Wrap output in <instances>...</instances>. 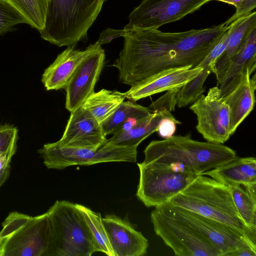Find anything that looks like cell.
I'll return each instance as SVG.
<instances>
[{
  "instance_id": "7c38bea8",
  "label": "cell",
  "mask_w": 256,
  "mask_h": 256,
  "mask_svg": "<svg viewBox=\"0 0 256 256\" xmlns=\"http://www.w3.org/2000/svg\"><path fill=\"white\" fill-rule=\"evenodd\" d=\"M190 108L196 116L198 132L207 142L223 144L232 136L230 108L220 98L218 86L202 94Z\"/></svg>"
},
{
  "instance_id": "8d00e7d4",
  "label": "cell",
  "mask_w": 256,
  "mask_h": 256,
  "mask_svg": "<svg viewBox=\"0 0 256 256\" xmlns=\"http://www.w3.org/2000/svg\"><path fill=\"white\" fill-rule=\"evenodd\" d=\"M10 170V164H9L0 170V187L8 178Z\"/></svg>"
},
{
  "instance_id": "44dd1931",
  "label": "cell",
  "mask_w": 256,
  "mask_h": 256,
  "mask_svg": "<svg viewBox=\"0 0 256 256\" xmlns=\"http://www.w3.org/2000/svg\"><path fill=\"white\" fill-rule=\"evenodd\" d=\"M231 26L232 24L228 26L219 42L198 65L203 68L202 72L179 90L176 95V104L178 108L192 104L203 94L204 83L210 74L214 72L215 62L226 47Z\"/></svg>"
},
{
  "instance_id": "30bf717a",
  "label": "cell",
  "mask_w": 256,
  "mask_h": 256,
  "mask_svg": "<svg viewBox=\"0 0 256 256\" xmlns=\"http://www.w3.org/2000/svg\"><path fill=\"white\" fill-rule=\"evenodd\" d=\"M157 206L198 232L218 249L222 256H227L230 252L240 248L256 250V244L240 232L226 224L169 203Z\"/></svg>"
},
{
  "instance_id": "74e56055",
  "label": "cell",
  "mask_w": 256,
  "mask_h": 256,
  "mask_svg": "<svg viewBox=\"0 0 256 256\" xmlns=\"http://www.w3.org/2000/svg\"><path fill=\"white\" fill-rule=\"evenodd\" d=\"M217 0L219 2H222L224 3H226L228 4L232 5L235 6V8L240 4L242 0Z\"/></svg>"
},
{
  "instance_id": "8fae6325",
  "label": "cell",
  "mask_w": 256,
  "mask_h": 256,
  "mask_svg": "<svg viewBox=\"0 0 256 256\" xmlns=\"http://www.w3.org/2000/svg\"><path fill=\"white\" fill-rule=\"evenodd\" d=\"M212 0H143L128 16L124 29H158L181 20Z\"/></svg>"
},
{
  "instance_id": "5b68a950",
  "label": "cell",
  "mask_w": 256,
  "mask_h": 256,
  "mask_svg": "<svg viewBox=\"0 0 256 256\" xmlns=\"http://www.w3.org/2000/svg\"><path fill=\"white\" fill-rule=\"evenodd\" d=\"M46 213L50 236L45 256H90L94 252L90 228L76 204L56 200Z\"/></svg>"
},
{
  "instance_id": "6da1fadb",
  "label": "cell",
  "mask_w": 256,
  "mask_h": 256,
  "mask_svg": "<svg viewBox=\"0 0 256 256\" xmlns=\"http://www.w3.org/2000/svg\"><path fill=\"white\" fill-rule=\"evenodd\" d=\"M224 23L202 29L169 32L158 29L126 30L123 48L113 66L120 82L132 86L165 70L197 66L221 38Z\"/></svg>"
},
{
  "instance_id": "ffe728a7",
  "label": "cell",
  "mask_w": 256,
  "mask_h": 256,
  "mask_svg": "<svg viewBox=\"0 0 256 256\" xmlns=\"http://www.w3.org/2000/svg\"><path fill=\"white\" fill-rule=\"evenodd\" d=\"M226 186L240 185L256 192V159L254 157L238 158L203 172Z\"/></svg>"
},
{
  "instance_id": "4dcf8cb0",
  "label": "cell",
  "mask_w": 256,
  "mask_h": 256,
  "mask_svg": "<svg viewBox=\"0 0 256 256\" xmlns=\"http://www.w3.org/2000/svg\"><path fill=\"white\" fill-rule=\"evenodd\" d=\"M180 90L176 88L167 91L166 94L153 102L148 107L149 109L152 112L162 108L172 112L176 104V95Z\"/></svg>"
},
{
  "instance_id": "9c48e42d",
  "label": "cell",
  "mask_w": 256,
  "mask_h": 256,
  "mask_svg": "<svg viewBox=\"0 0 256 256\" xmlns=\"http://www.w3.org/2000/svg\"><path fill=\"white\" fill-rule=\"evenodd\" d=\"M155 234L178 256H222L214 246L192 228L158 206L150 214Z\"/></svg>"
},
{
  "instance_id": "484cf974",
  "label": "cell",
  "mask_w": 256,
  "mask_h": 256,
  "mask_svg": "<svg viewBox=\"0 0 256 256\" xmlns=\"http://www.w3.org/2000/svg\"><path fill=\"white\" fill-rule=\"evenodd\" d=\"M83 214L92 235L94 251L102 252L109 256H114L100 212L76 204Z\"/></svg>"
},
{
  "instance_id": "603a6c76",
  "label": "cell",
  "mask_w": 256,
  "mask_h": 256,
  "mask_svg": "<svg viewBox=\"0 0 256 256\" xmlns=\"http://www.w3.org/2000/svg\"><path fill=\"white\" fill-rule=\"evenodd\" d=\"M172 116V112L167 110H157L148 116L138 120L128 130L113 134L108 143L116 146L138 148L142 141L157 132L162 118Z\"/></svg>"
},
{
  "instance_id": "ba28073f",
  "label": "cell",
  "mask_w": 256,
  "mask_h": 256,
  "mask_svg": "<svg viewBox=\"0 0 256 256\" xmlns=\"http://www.w3.org/2000/svg\"><path fill=\"white\" fill-rule=\"evenodd\" d=\"M48 168L62 170L74 165L88 166L100 162L136 160L137 148L120 146L108 142L94 148H72L56 142L44 144L38 150Z\"/></svg>"
},
{
  "instance_id": "f546056e",
  "label": "cell",
  "mask_w": 256,
  "mask_h": 256,
  "mask_svg": "<svg viewBox=\"0 0 256 256\" xmlns=\"http://www.w3.org/2000/svg\"><path fill=\"white\" fill-rule=\"evenodd\" d=\"M18 129L9 124L0 126V154L16 152L18 138Z\"/></svg>"
},
{
  "instance_id": "277c9868",
  "label": "cell",
  "mask_w": 256,
  "mask_h": 256,
  "mask_svg": "<svg viewBox=\"0 0 256 256\" xmlns=\"http://www.w3.org/2000/svg\"><path fill=\"white\" fill-rule=\"evenodd\" d=\"M106 0H50L41 38L59 47L86 42L88 30Z\"/></svg>"
},
{
  "instance_id": "52a82bcc",
  "label": "cell",
  "mask_w": 256,
  "mask_h": 256,
  "mask_svg": "<svg viewBox=\"0 0 256 256\" xmlns=\"http://www.w3.org/2000/svg\"><path fill=\"white\" fill-rule=\"evenodd\" d=\"M140 180L136 196L147 207L168 202L198 176L176 162L138 164Z\"/></svg>"
},
{
  "instance_id": "cb8c5ba5",
  "label": "cell",
  "mask_w": 256,
  "mask_h": 256,
  "mask_svg": "<svg viewBox=\"0 0 256 256\" xmlns=\"http://www.w3.org/2000/svg\"><path fill=\"white\" fill-rule=\"evenodd\" d=\"M125 98L124 92L103 88L92 93L82 106L102 124L112 116Z\"/></svg>"
},
{
  "instance_id": "3957f363",
  "label": "cell",
  "mask_w": 256,
  "mask_h": 256,
  "mask_svg": "<svg viewBox=\"0 0 256 256\" xmlns=\"http://www.w3.org/2000/svg\"><path fill=\"white\" fill-rule=\"evenodd\" d=\"M144 152L143 162L179 163L198 175L238 157L236 151L227 146L196 140L190 134L152 140Z\"/></svg>"
},
{
  "instance_id": "d4e9b609",
  "label": "cell",
  "mask_w": 256,
  "mask_h": 256,
  "mask_svg": "<svg viewBox=\"0 0 256 256\" xmlns=\"http://www.w3.org/2000/svg\"><path fill=\"white\" fill-rule=\"evenodd\" d=\"M152 112L148 108L142 106L130 100L124 101L112 116L102 124L104 132L106 136L113 134L128 120L142 118Z\"/></svg>"
},
{
  "instance_id": "5bb4252c",
  "label": "cell",
  "mask_w": 256,
  "mask_h": 256,
  "mask_svg": "<svg viewBox=\"0 0 256 256\" xmlns=\"http://www.w3.org/2000/svg\"><path fill=\"white\" fill-rule=\"evenodd\" d=\"M108 141L102 124L82 106L72 112L61 138L60 146L96 149Z\"/></svg>"
},
{
  "instance_id": "7a4b0ae2",
  "label": "cell",
  "mask_w": 256,
  "mask_h": 256,
  "mask_svg": "<svg viewBox=\"0 0 256 256\" xmlns=\"http://www.w3.org/2000/svg\"><path fill=\"white\" fill-rule=\"evenodd\" d=\"M167 203L226 224L256 244V232L242 221L228 186L211 178L198 176Z\"/></svg>"
},
{
  "instance_id": "836d02e7",
  "label": "cell",
  "mask_w": 256,
  "mask_h": 256,
  "mask_svg": "<svg viewBox=\"0 0 256 256\" xmlns=\"http://www.w3.org/2000/svg\"><path fill=\"white\" fill-rule=\"evenodd\" d=\"M126 33V30L124 29L115 30L107 28L100 34L98 39L95 43L100 46L106 44L117 38L124 37Z\"/></svg>"
},
{
  "instance_id": "7402d4cb",
  "label": "cell",
  "mask_w": 256,
  "mask_h": 256,
  "mask_svg": "<svg viewBox=\"0 0 256 256\" xmlns=\"http://www.w3.org/2000/svg\"><path fill=\"white\" fill-rule=\"evenodd\" d=\"M230 24L232 26L226 47L214 64L213 73L216 76V86L220 84L226 68L240 48L248 34L256 26V12H252Z\"/></svg>"
},
{
  "instance_id": "83f0119b",
  "label": "cell",
  "mask_w": 256,
  "mask_h": 256,
  "mask_svg": "<svg viewBox=\"0 0 256 256\" xmlns=\"http://www.w3.org/2000/svg\"><path fill=\"white\" fill-rule=\"evenodd\" d=\"M227 186L242 221L248 228L256 232V196L250 194L242 186Z\"/></svg>"
},
{
  "instance_id": "8992f818",
  "label": "cell",
  "mask_w": 256,
  "mask_h": 256,
  "mask_svg": "<svg viewBox=\"0 0 256 256\" xmlns=\"http://www.w3.org/2000/svg\"><path fill=\"white\" fill-rule=\"evenodd\" d=\"M50 236L46 212L35 216L11 212L2 223L0 256H45Z\"/></svg>"
},
{
  "instance_id": "2e32d148",
  "label": "cell",
  "mask_w": 256,
  "mask_h": 256,
  "mask_svg": "<svg viewBox=\"0 0 256 256\" xmlns=\"http://www.w3.org/2000/svg\"><path fill=\"white\" fill-rule=\"evenodd\" d=\"M114 256H142L147 252L148 240L126 220L115 215L102 218Z\"/></svg>"
},
{
  "instance_id": "d6a6232c",
  "label": "cell",
  "mask_w": 256,
  "mask_h": 256,
  "mask_svg": "<svg viewBox=\"0 0 256 256\" xmlns=\"http://www.w3.org/2000/svg\"><path fill=\"white\" fill-rule=\"evenodd\" d=\"M181 122L174 117H166L162 118L158 128L159 135L164 138H167L174 136L176 128V124Z\"/></svg>"
},
{
  "instance_id": "f1b7e54d",
  "label": "cell",
  "mask_w": 256,
  "mask_h": 256,
  "mask_svg": "<svg viewBox=\"0 0 256 256\" xmlns=\"http://www.w3.org/2000/svg\"><path fill=\"white\" fill-rule=\"evenodd\" d=\"M20 24H27L22 15L6 0H0V36Z\"/></svg>"
},
{
  "instance_id": "d6986e66",
  "label": "cell",
  "mask_w": 256,
  "mask_h": 256,
  "mask_svg": "<svg viewBox=\"0 0 256 256\" xmlns=\"http://www.w3.org/2000/svg\"><path fill=\"white\" fill-rule=\"evenodd\" d=\"M248 69L236 86L222 98L230 110V128L233 134L252 110L256 102V74L250 78Z\"/></svg>"
},
{
  "instance_id": "e575fe53",
  "label": "cell",
  "mask_w": 256,
  "mask_h": 256,
  "mask_svg": "<svg viewBox=\"0 0 256 256\" xmlns=\"http://www.w3.org/2000/svg\"><path fill=\"white\" fill-rule=\"evenodd\" d=\"M227 256H256V250L249 248L238 249L230 252Z\"/></svg>"
},
{
  "instance_id": "1f68e13d",
  "label": "cell",
  "mask_w": 256,
  "mask_h": 256,
  "mask_svg": "<svg viewBox=\"0 0 256 256\" xmlns=\"http://www.w3.org/2000/svg\"><path fill=\"white\" fill-rule=\"evenodd\" d=\"M256 7V0H242L236 7L234 14L224 24L228 26L234 22L249 14Z\"/></svg>"
},
{
  "instance_id": "4fadbf2b",
  "label": "cell",
  "mask_w": 256,
  "mask_h": 256,
  "mask_svg": "<svg viewBox=\"0 0 256 256\" xmlns=\"http://www.w3.org/2000/svg\"><path fill=\"white\" fill-rule=\"evenodd\" d=\"M106 58L101 46L90 54L78 66L65 88V107L72 112L82 106L93 93Z\"/></svg>"
},
{
  "instance_id": "ac0fdd59",
  "label": "cell",
  "mask_w": 256,
  "mask_h": 256,
  "mask_svg": "<svg viewBox=\"0 0 256 256\" xmlns=\"http://www.w3.org/2000/svg\"><path fill=\"white\" fill-rule=\"evenodd\" d=\"M256 68V26L250 31L240 48L226 68L218 86L222 98L233 90L248 69L251 74Z\"/></svg>"
},
{
  "instance_id": "e0dca14e",
  "label": "cell",
  "mask_w": 256,
  "mask_h": 256,
  "mask_svg": "<svg viewBox=\"0 0 256 256\" xmlns=\"http://www.w3.org/2000/svg\"><path fill=\"white\" fill-rule=\"evenodd\" d=\"M98 46L94 43L84 50L68 46L44 71L42 82L46 90L64 89L78 66Z\"/></svg>"
},
{
  "instance_id": "9a60e30c",
  "label": "cell",
  "mask_w": 256,
  "mask_h": 256,
  "mask_svg": "<svg viewBox=\"0 0 256 256\" xmlns=\"http://www.w3.org/2000/svg\"><path fill=\"white\" fill-rule=\"evenodd\" d=\"M203 68L198 66L172 68L152 75L131 86L124 92L126 98L136 102L156 94L180 88L202 72Z\"/></svg>"
},
{
  "instance_id": "4316f807",
  "label": "cell",
  "mask_w": 256,
  "mask_h": 256,
  "mask_svg": "<svg viewBox=\"0 0 256 256\" xmlns=\"http://www.w3.org/2000/svg\"><path fill=\"white\" fill-rule=\"evenodd\" d=\"M40 32L44 28L50 0H6Z\"/></svg>"
},
{
  "instance_id": "d590c367",
  "label": "cell",
  "mask_w": 256,
  "mask_h": 256,
  "mask_svg": "<svg viewBox=\"0 0 256 256\" xmlns=\"http://www.w3.org/2000/svg\"><path fill=\"white\" fill-rule=\"evenodd\" d=\"M16 152H11L0 154V170L10 164L11 159Z\"/></svg>"
}]
</instances>
